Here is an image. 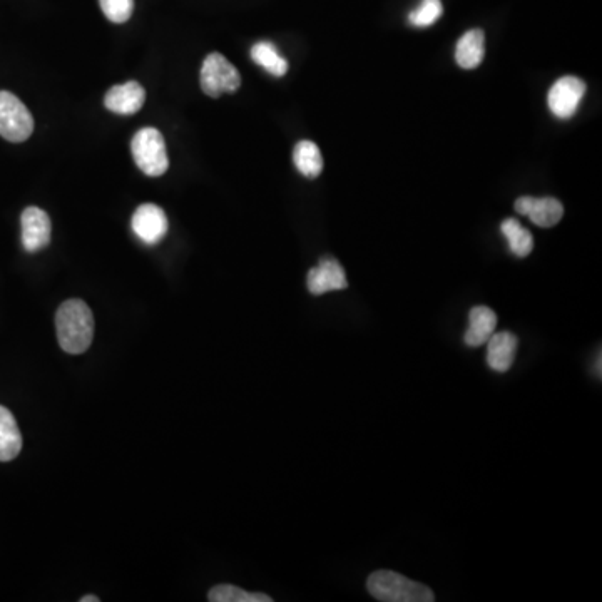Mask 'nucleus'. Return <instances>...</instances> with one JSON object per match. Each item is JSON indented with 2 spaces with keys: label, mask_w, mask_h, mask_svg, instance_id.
<instances>
[{
  "label": "nucleus",
  "mask_w": 602,
  "mask_h": 602,
  "mask_svg": "<svg viewBox=\"0 0 602 602\" xmlns=\"http://www.w3.org/2000/svg\"><path fill=\"white\" fill-rule=\"evenodd\" d=\"M57 340L62 350L79 355L91 347L94 338V317L82 300H67L56 313Z\"/></svg>",
  "instance_id": "1"
},
{
  "label": "nucleus",
  "mask_w": 602,
  "mask_h": 602,
  "mask_svg": "<svg viewBox=\"0 0 602 602\" xmlns=\"http://www.w3.org/2000/svg\"><path fill=\"white\" fill-rule=\"evenodd\" d=\"M34 133V118L19 97L0 91V136L11 143H24Z\"/></svg>",
  "instance_id": "4"
},
{
  "label": "nucleus",
  "mask_w": 602,
  "mask_h": 602,
  "mask_svg": "<svg viewBox=\"0 0 602 602\" xmlns=\"http://www.w3.org/2000/svg\"><path fill=\"white\" fill-rule=\"evenodd\" d=\"M514 208L519 215L527 216L534 225L541 226V228L556 226L564 215V206L556 198L522 196L517 199Z\"/></svg>",
  "instance_id": "9"
},
{
  "label": "nucleus",
  "mask_w": 602,
  "mask_h": 602,
  "mask_svg": "<svg viewBox=\"0 0 602 602\" xmlns=\"http://www.w3.org/2000/svg\"><path fill=\"white\" fill-rule=\"evenodd\" d=\"M133 231L146 245H158L168 233V218L158 205L146 203L133 215Z\"/></svg>",
  "instance_id": "8"
},
{
  "label": "nucleus",
  "mask_w": 602,
  "mask_h": 602,
  "mask_svg": "<svg viewBox=\"0 0 602 602\" xmlns=\"http://www.w3.org/2000/svg\"><path fill=\"white\" fill-rule=\"evenodd\" d=\"M22 435L11 410L0 405V462H9L21 454Z\"/></svg>",
  "instance_id": "15"
},
{
  "label": "nucleus",
  "mask_w": 602,
  "mask_h": 602,
  "mask_svg": "<svg viewBox=\"0 0 602 602\" xmlns=\"http://www.w3.org/2000/svg\"><path fill=\"white\" fill-rule=\"evenodd\" d=\"M22 245L29 253H36L51 243V218L46 211L36 206L27 208L22 213Z\"/></svg>",
  "instance_id": "7"
},
{
  "label": "nucleus",
  "mask_w": 602,
  "mask_h": 602,
  "mask_svg": "<svg viewBox=\"0 0 602 602\" xmlns=\"http://www.w3.org/2000/svg\"><path fill=\"white\" fill-rule=\"evenodd\" d=\"M81 602H99V597H97V596H84V597H82Z\"/></svg>",
  "instance_id": "22"
},
{
  "label": "nucleus",
  "mask_w": 602,
  "mask_h": 602,
  "mask_svg": "<svg viewBox=\"0 0 602 602\" xmlns=\"http://www.w3.org/2000/svg\"><path fill=\"white\" fill-rule=\"evenodd\" d=\"M144 101H146L144 87L139 82L131 81L111 87L106 97H104V106L111 113L131 116V114H136L139 109L143 108Z\"/></svg>",
  "instance_id": "11"
},
{
  "label": "nucleus",
  "mask_w": 602,
  "mask_h": 602,
  "mask_svg": "<svg viewBox=\"0 0 602 602\" xmlns=\"http://www.w3.org/2000/svg\"><path fill=\"white\" fill-rule=\"evenodd\" d=\"M584 94L586 84L579 77H562L547 94V104L556 118L569 119L577 113Z\"/></svg>",
  "instance_id": "6"
},
{
  "label": "nucleus",
  "mask_w": 602,
  "mask_h": 602,
  "mask_svg": "<svg viewBox=\"0 0 602 602\" xmlns=\"http://www.w3.org/2000/svg\"><path fill=\"white\" fill-rule=\"evenodd\" d=\"M485 34L482 29H472L460 37L455 49V61L462 69H475L484 61Z\"/></svg>",
  "instance_id": "14"
},
{
  "label": "nucleus",
  "mask_w": 602,
  "mask_h": 602,
  "mask_svg": "<svg viewBox=\"0 0 602 602\" xmlns=\"http://www.w3.org/2000/svg\"><path fill=\"white\" fill-rule=\"evenodd\" d=\"M131 153L138 168L146 176L158 178L169 168L168 153L163 134L156 128H144L136 133L131 143Z\"/></svg>",
  "instance_id": "3"
},
{
  "label": "nucleus",
  "mask_w": 602,
  "mask_h": 602,
  "mask_svg": "<svg viewBox=\"0 0 602 602\" xmlns=\"http://www.w3.org/2000/svg\"><path fill=\"white\" fill-rule=\"evenodd\" d=\"M240 86V72L225 56L213 52L206 57L201 67V89L205 94L220 97L225 92L238 91Z\"/></svg>",
  "instance_id": "5"
},
{
  "label": "nucleus",
  "mask_w": 602,
  "mask_h": 602,
  "mask_svg": "<svg viewBox=\"0 0 602 602\" xmlns=\"http://www.w3.org/2000/svg\"><path fill=\"white\" fill-rule=\"evenodd\" d=\"M367 589L382 602H432L435 594L422 582L393 571H377L368 577Z\"/></svg>",
  "instance_id": "2"
},
{
  "label": "nucleus",
  "mask_w": 602,
  "mask_h": 602,
  "mask_svg": "<svg viewBox=\"0 0 602 602\" xmlns=\"http://www.w3.org/2000/svg\"><path fill=\"white\" fill-rule=\"evenodd\" d=\"M597 377H601V353L597 355Z\"/></svg>",
  "instance_id": "23"
},
{
  "label": "nucleus",
  "mask_w": 602,
  "mask_h": 602,
  "mask_svg": "<svg viewBox=\"0 0 602 602\" xmlns=\"http://www.w3.org/2000/svg\"><path fill=\"white\" fill-rule=\"evenodd\" d=\"M497 327V315L489 307H475L470 310L469 328L465 332L467 347H482L487 343Z\"/></svg>",
  "instance_id": "13"
},
{
  "label": "nucleus",
  "mask_w": 602,
  "mask_h": 602,
  "mask_svg": "<svg viewBox=\"0 0 602 602\" xmlns=\"http://www.w3.org/2000/svg\"><path fill=\"white\" fill-rule=\"evenodd\" d=\"M104 16L114 24H124L133 16L134 0H99Z\"/></svg>",
  "instance_id": "21"
},
{
  "label": "nucleus",
  "mask_w": 602,
  "mask_h": 602,
  "mask_svg": "<svg viewBox=\"0 0 602 602\" xmlns=\"http://www.w3.org/2000/svg\"><path fill=\"white\" fill-rule=\"evenodd\" d=\"M517 337L511 332L492 333L487 340V365L495 372L511 370L516 360Z\"/></svg>",
  "instance_id": "12"
},
{
  "label": "nucleus",
  "mask_w": 602,
  "mask_h": 602,
  "mask_svg": "<svg viewBox=\"0 0 602 602\" xmlns=\"http://www.w3.org/2000/svg\"><path fill=\"white\" fill-rule=\"evenodd\" d=\"M500 231H502V235L506 236L509 248L517 258H526L531 255L534 238L519 221L509 218L500 225Z\"/></svg>",
  "instance_id": "18"
},
{
  "label": "nucleus",
  "mask_w": 602,
  "mask_h": 602,
  "mask_svg": "<svg viewBox=\"0 0 602 602\" xmlns=\"http://www.w3.org/2000/svg\"><path fill=\"white\" fill-rule=\"evenodd\" d=\"M211 602H271L270 596L258 594V592H246L240 587L221 584L213 587L208 596Z\"/></svg>",
  "instance_id": "19"
},
{
  "label": "nucleus",
  "mask_w": 602,
  "mask_h": 602,
  "mask_svg": "<svg viewBox=\"0 0 602 602\" xmlns=\"http://www.w3.org/2000/svg\"><path fill=\"white\" fill-rule=\"evenodd\" d=\"M307 285L312 295L320 296L328 291L345 290L348 281L343 266L335 258L325 256L318 266L308 271Z\"/></svg>",
  "instance_id": "10"
},
{
  "label": "nucleus",
  "mask_w": 602,
  "mask_h": 602,
  "mask_svg": "<svg viewBox=\"0 0 602 602\" xmlns=\"http://www.w3.org/2000/svg\"><path fill=\"white\" fill-rule=\"evenodd\" d=\"M444 12V6L440 0H422L414 12H410L409 22L414 27H430L439 21Z\"/></svg>",
  "instance_id": "20"
},
{
  "label": "nucleus",
  "mask_w": 602,
  "mask_h": 602,
  "mask_svg": "<svg viewBox=\"0 0 602 602\" xmlns=\"http://www.w3.org/2000/svg\"><path fill=\"white\" fill-rule=\"evenodd\" d=\"M293 161L298 171L307 178L315 179L322 174L323 158L320 148L313 141H300L293 151Z\"/></svg>",
  "instance_id": "16"
},
{
  "label": "nucleus",
  "mask_w": 602,
  "mask_h": 602,
  "mask_svg": "<svg viewBox=\"0 0 602 602\" xmlns=\"http://www.w3.org/2000/svg\"><path fill=\"white\" fill-rule=\"evenodd\" d=\"M251 59L271 76L283 77L288 72V62L271 42H258L251 47Z\"/></svg>",
  "instance_id": "17"
}]
</instances>
